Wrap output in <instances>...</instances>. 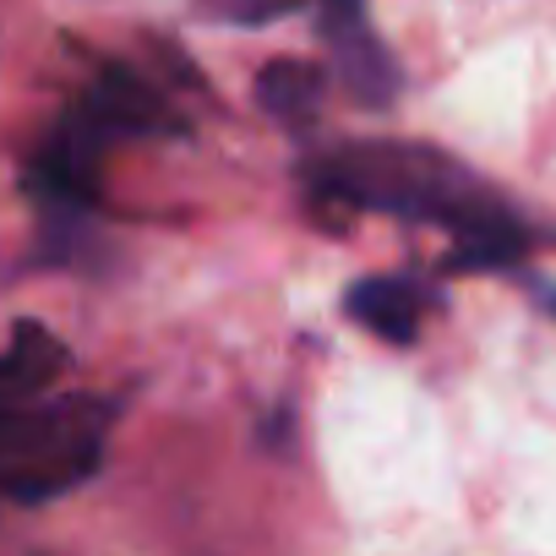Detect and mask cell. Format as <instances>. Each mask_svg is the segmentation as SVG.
Instances as JSON below:
<instances>
[{"label": "cell", "instance_id": "obj_1", "mask_svg": "<svg viewBox=\"0 0 556 556\" xmlns=\"http://www.w3.org/2000/svg\"><path fill=\"white\" fill-rule=\"evenodd\" d=\"M312 197L323 207H366V213H399V218H431L447 235L480 224L502 202L442 148L426 142H344L306 164Z\"/></svg>", "mask_w": 556, "mask_h": 556}, {"label": "cell", "instance_id": "obj_2", "mask_svg": "<svg viewBox=\"0 0 556 556\" xmlns=\"http://www.w3.org/2000/svg\"><path fill=\"white\" fill-rule=\"evenodd\" d=\"M110 415L115 409L99 399L0 404V496L39 507L93 480Z\"/></svg>", "mask_w": 556, "mask_h": 556}, {"label": "cell", "instance_id": "obj_3", "mask_svg": "<svg viewBox=\"0 0 556 556\" xmlns=\"http://www.w3.org/2000/svg\"><path fill=\"white\" fill-rule=\"evenodd\" d=\"M317 7V34L333 50V77L361 110H388L404 93V72L393 50L371 34L366 0H312Z\"/></svg>", "mask_w": 556, "mask_h": 556}, {"label": "cell", "instance_id": "obj_4", "mask_svg": "<svg viewBox=\"0 0 556 556\" xmlns=\"http://www.w3.org/2000/svg\"><path fill=\"white\" fill-rule=\"evenodd\" d=\"M77 110H83L110 142H121V137H164V131H180L169 99H164L142 72H131V66H104V72L93 77V88L77 99Z\"/></svg>", "mask_w": 556, "mask_h": 556}, {"label": "cell", "instance_id": "obj_5", "mask_svg": "<svg viewBox=\"0 0 556 556\" xmlns=\"http://www.w3.org/2000/svg\"><path fill=\"white\" fill-rule=\"evenodd\" d=\"M66 366H72L66 344L45 323L23 317L12 328V344L0 350V404H34Z\"/></svg>", "mask_w": 556, "mask_h": 556}, {"label": "cell", "instance_id": "obj_6", "mask_svg": "<svg viewBox=\"0 0 556 556\" xmlns=\"http://www.w3.org/2000/svg\"><path fill=\"white\" fill-rule=\"evenodd\" d=\"M344 312H350V323H361L382 344H415L426 295L409 278H361V285L344 290Z\"/></svg>", "mask_w": 556, "mask_h": 556}, {"label": "cell", "instance_id": "obj_7", "mask_svg": "<svg viewBox=\"0 0 556 556\" xmlns=\"http://www.w3.org/2000/svg\"><path fill=\"white\" fill-rule=\"evenodd\" d=\"M328 99V72L317 61H295V55H278L256 72V104L273 115V121H285V126H306L317 121Z\"/></svg>", "mask_w": 556, "mask_h": 556}, {"label": "cell", "instance_id": "obj_8", "mask_svg": "<svg viewBox=\"0 0 556 556\" xmlns=\"http://www.w3.org/2000/svg\"><path fill=\"white\" fill-rule=\"evenodd\" d=\"M523 245H529L523 224H518L507 207H496V213H485L480 224H469V229H458V235H453V256H447V267H453V273L507 267V262H518V256H523Z\"/></svg>", "mask_w": 556, "mask_h": 556}, {"label": "cell", "instance_id": "obj_9", "mask_svg": "<svg viewBox=\"0 0 556 556\" xmlns=\"http://www.w3.org/2000/svg\"><path fill=\"white\" fill-rule=\"evenodd\" d=\"M301 7H312V0H202V17L235 23V28H262V23H278Z\"/></svg>", "mask_w": 556, "mask_h": 556}, {"label": "cell", "instance_id": "obj_10", "mask_svg": "<svg viewBox=\"0 0 556 556\" xmlns=\"http://www.w3.org/2000/svg\"><path fill=\"white\" fill-rule=\"evenodd\" d=\"M540 306H545V312L556 317V285H540Z\"/></svg>", "mask_w": 556, "mask_h": 556}]
</instances>
